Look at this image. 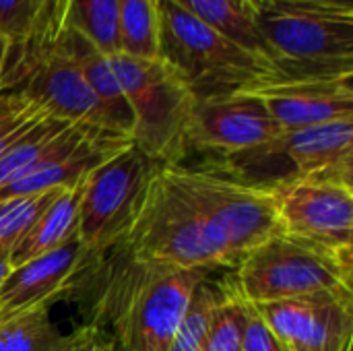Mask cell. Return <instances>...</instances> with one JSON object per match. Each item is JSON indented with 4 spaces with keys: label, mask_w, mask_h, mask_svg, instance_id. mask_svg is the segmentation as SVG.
I'll list each match as a JSON object with an SVG mask.
<instances>
[{
    "label": "cell",
    "mask_w": 353,
    "mask_h": 351,
    "mask_svg": "<svg viewBox=\"0 0 353 351\" xmlns=\"http://www.w3.org/2000/svg\"><path fill=\"white\" fill-rule=\"evenodd\" d=\"M79 351H118V348L103 335H99L97 331H93L91 339L81 348Z\"/></svg>",
    "instance_id": "obj_28"
},
{
    "label": "cell",
    "mask_w": 353,
    "mask_h": 351,
    "mask_svg": "<svg viewBox=\"0 0 353 351\" xmlns=\"http://www.w3.org/2000/svg\"><path fill=\"white\" fill-rule=\"evenodd\" d=\"M118 244L145 263L228 271L196 209L172 182L165 168L153 178L134 221Z\"/></svg>",
    "instance_id": "obj_7"
},
{
    "label": "cell",
    "mask_w": 353,
    "mask_h": 351,
    "mask_svg": "<svg viewBox=\"0 0 353 351\" xmlns=\"http://www.w3.org/2000/svg\"><path fill=\"white\" fill-rule=\"evenodd\" d=\"M46 2H48V0H46Z\"/></svg>",
    "instance_id": "obj_36"
},
{
    "label": "cell",
    "mask_w": 353,
    "mask_h": 351,
    "mask_svg": "<svg viewBox=\"0 0 353 351\" xmlns=\"http://www.w3.org/2000/svg\"><path fill=\"white\" fill-rule=\"evenodd\" d=\"M254 308L281 345L312 351H343L353 341V292L277 300L256 304Z\"/></svg>",
    "instance_id": "obj_11"
},
{
    "label": "cell",
    "mask_w": 353,
    "mask_h": 351,
    "mask_svg": "<svg viewBox=\"0 0 353 351\" xmlns=\"http://www.w3.org/2000/svg\"><path fill=\"white\" fill-rule=\"evenodd\" d=\"M352 184L300 178L275 190L281 232L337 252H353Z\"/></svg>",
    "instance_id": "obj_10"
},
{
    "label": "cell",
    "mask_w": 353,
    "mask_h": 351,
    "mask_svg": "<svg viewBox=\"0 0 353 351\" xmlns=\"http://www.w3.org/2000/svg\"><path fill=\"white\" fill-rule=\"evenodd\" d=\"M0 317H4V314H0Z\"/></svg>",
    "instance_id": "obj_35"
},
{
    "label": "cell",
    "mask_w": 353,
    "mask_h": 351,
    "mask_svg": "<svg viewBox=\"0 0 353 351\" xmlns=\"http://www.w3.org/2000/svg\"><path fill=\"white\" fill-rule=\"evenodd\" d=\"M159 54L192 89L194 97L256 91L281 81L273 62L236 46L172 0H157Z\"/></svg>",
    "instance_id": "obj_4"
},
{
    "label": "cell",
    "mask_w": 353,
    "mask_h": 351,
    "mask_svg": "<svg viewBox=\"0 0 353 351\" xmlns=\"http://www.w3.org/2000/svg\"><path fill=\"white\" fill-rule=\"evenodd\" d=\"M352 350H353V341H350V343H347V345L343 348V351H352Z\"/></svg>",
    "instance_id": "obj_33"
},
{
    "label": "cell",
    "mask_w": 353,
    "mask_h": 351,
    "mask_svg": "<svg viewBox=\"0 0 353 351\" xmlns=\"http://www.w3.org/2000/svg\"><path fill=\"white\" fill-rule=\"evenodd\" d=\"M58 192L60 190L35 197H10L0 201V252H6L10 257L12 248L19 244L23 234Z\"/></svg>",
    "instance_id": "obj_24"
},
{
    "label": "cell",
    "mask_w": 353,
    "mask_h": 351,
    "mask_svg": "<svg viewBox=\"0 0 353 351\" xmlns=\"http://www.w3.org/2000/svg\"><path fill=\"white\" fill-rule=\"evenodd\" d=\"M285 351H312V350H304V348H290V345H283Z\"/></svg>",
    "instance_id": "obj_32"
},
{
    "label": "cell",
    "mask_w": 353,
    "mask_h": 351,
    "mask_svg": "<svg viewBox=\"0 0 353 351\" xmlns=\"http://www.w3.org/2000/svg\"><path fill=\"white\" fill-rule=\"evenodd\" d=\"M252 2H254V4H256V6H261V4H265V2H267V0H252Z\"/></svg>",
    "instance_id": "obj_34"
},
{
    "label": "cell",
    "mask_w": 353,
    "mask_h": 351,
    "mask_svg": "<svg viewBox=\"0 0 353 351\" xmlns=\"http://www.w3.org/2000/svg\"><path fill=\"white\" fill-rule=\"evenodd\" d=\"M66 27L85 35L105 56L120 54L118 0H48Z\"/></svg>",
    "instance_id": "obj_19"
},
{
    "label": "cell",
    "mask_w": 353,
    "mask_h": 351,
    "mask_svg": "<svg viewBox=\"0 0 353 351\" xmlns=\"http://www.w3.org/2000/svg\"><path fill=\"white\" fill-rule=\"evenodd\" d=\"M81 244L74 238L56 250L12 267L0 285V314H19L54 304L56 298L70 290L81 269Z\"/></svg>",
    "instance_id": "obj_14"
},
{
    "label": "cell",
    "mask_w": 353,
    "mask_h": 351,
    "mask_svg": "<svg viewBox=\"0 0 353 351\" xmlns=\"http://www.w3.org/2000/svg\"><path fill=\"white\" fill-rule=\"evenodd\" d=\"M269 145L285 163L290 182L300 178L353 182V118L283 130Z\"/></svg>",
    "instance_id": "obj_12"
},
{
    "label": "cell",
    "mask_w": 353,
    "mask_h": 351,
    "mask_svg": "<svg viewBox=\"0 0 353 351\" xmlns=\"http://www.w3.org/2000/svg\"><path fill=\"white\" fill-rule=\"evenodd\" d=\"M52 304L0 317V351H79L93 335L83 325L62 333L50 319Z\"/></svg>",
    "instance_id": "obj_16"
},
{
    "label": "cell",
    "mask_w": 353,
    "mask_h": 351,
    "mask_svg": "<svg viewBox=\"0 0 353 351\" xmlns=\"http://www.w3.org/2000/svg\"><path fill=\"white\" fill-rule=\"evenodd\" d=\"M50 4H54V2H50ZM58 43L81 68L85 81L89 83L91 91L95 93V97L105 114L110 130L132 141V128H134L132 110H130L128 99L118 83L116 72L112 68L110 56H105L101 50H97L85 35L66 27L60 19V12H58Z\"/></svg>",
    "instance_id": "obj_15"
},
{
    "label": "cell",
    "mask_w": 353,
    "mask_h": 351,
    "mask_svg": "<svg viewBox=\"0 0 353 351\" xmlns=\"http://www.w3.org/2000/svg\"><path fill=\"white\" fill-rule=\"evenodd\" d=\"M259 29L281 81L353 77L352 6L267 0Z\"/></svg>",
    "instance_id": "obj_2"
},
{
    "label": "cell",
    "mask_w": 353,
    "mask_h": 351,
    "mask_svg": "<svg viewBox=\"0 0 353 351\" xmlns=\"http://www.w3.org/2000/svg\"><path fill=\"white\" fill-rule=\"evenodd\" d=\"M228 275L238 296L254 306L353 292V252H337L279 232L244 254Z\"/></svg>",
    "instance_id": "obj_5"
},
{
    "label": "cell",
    "mask_w": 353,
    "mask_h": 351,
    "mask_svg": "<svg viewBox=\"0 0 353 351\" xmlns=\"http://www.w3.org/2000/svg\"><path fill=\"white\" fill-rule=\"evenodd\" d=\"M242 351H285L281 341L275 337V333L269 329V325L265 323V319L259 314V310L252 304H248V310H246Z\"/></svg>",
    "instance_id": "obj_27"
},
{
    "label": "cell",
    "mask_w": 353,
    "mask_h": 351,
    "mask_svg": "<svg viewBox=\"0 0 353 351\" xmlns=\"http://www.w3.org/2000/svg\"><path fill=\"white\" fill-rule=\"evenodd\" d=\"M43 118L48 114L31 101L12 93H0V155Z\"/></svg>",
    "instance_id": "obj_25"
},
{
    "label": "cell",
    "mask_w": 353,
    "mask_h": 351,
    "mask_svg": "<svg viewBox=\"0 0 353 351\" xmlns=\"http://www.w3.org/2000/svg\"><path fill=\"white\" fill-rule=\"evenodd\" d=\"M70 126V122L48 116L39 120L33 128H29L21 139H17L0 155V188L21 178L43 157H48Z\"/></svg>",
    "instance_id": "obj_20"
},
{
    "label": "cell",
    "mask_w": 353,
    "mask_h": 351,
    "mask_svg": "<svg viewBox=\"0 0 353 351\" xmlns=\"http://www.w3.org/2000/svg\"><path fill=\"white\" fill-rule=\"evenodd\" d=\"M283 130L254 91L196 97L188 124V153H209L213 161L261 147Z\"/></svg>",
    "instance_id": "obj_9"
},
{
    "label": "cell",
    "mask_w": 353,
    "mask_h": 351,
    "mask_svg": "<svg viewBox=\"0 0 353 351\" xmlns=\"http://www.w3.org/2000/svg\"><path fill=\"white\" fill-rule=\"evenodd\" d=\"M248 302L238 296L230 275H225V296L211 314L203 351H242V333Z\"/></svg>",
    "instance_id": "obj_23"
},
{
    "label": "cell",
    "mask_w": 353,
    "mask_h": 351,
    "mask_svg": "<svg viewBox=\"0 0 353 351\" xmlns=\"http://www.w3.org/2000/svg\"><path fill=\"white\" fill-rule=\"evenodd\" d=\"M190 17L211 27L236 46L269 60V48L259 29V6L252 0H172Z\"/></svg>",
    "instance_id": "obj_18"
},
{
    "label": "cell",
    "mask_w": 353,
    "mask_h": 351,
    "mask_svg": "<svg viewBox=\"0 0 353 351\" xmlns=\"http://www.w3.org/2000/svg\"><path fill=\"white\" fill-rule=\"evenodd\" d=\"M310 2H325V4H339V6H352L353 0H310Z\"/></svg>",
    "instance_id": "obj_31"
},
{
    "label": "cell",
    "mask_w": 353,
    "mask_h": 351,
    "mask_svg": "<svg viewBox=\"0 0 353 351\" xmlns=\"http://www.w3.org/2000/svg\"><path fill=\"white\" fill-rule=\"evenodd\" d=\"M120 54L153 60L159 54L157 0H118Z\"/></svg>",
    "instance_id": "obj_21"
},
{
    "label": "cell",
    "mask_w": 353,
    "mask_h": 351,
    "mask_svg": "<svg viewBox=\"0 0 353 351\" xmlns=\"http://www.w3.org/2000/svg\"><path fill=\"white\" fill-rule=\"evenodd\" d=\"M110 62L132 110V143L165 168L184 163L196 101L188 83L161 58L114 54Z\"/></svg>",
    "instance_id": "obj_6"
},
{
    "label": "cell",
    "mask_w": 353,
    "mask_h": 351,
    "mask_svg": "<svg viewBox=\"0 0 353 351\" xmlns=\"http://www.w3.org/2000/svg\"><path fill=\"white\" fill-rule=\"evenodd\" d=\"M165 172L196 209L228 269L281 232L275 190L244 182L213 163L168 166Z\"/></svg>",
    "instance_id": "obj_3"
},
{
    "label": "cell",
    "mask_w": 353,
    "mask_h": 351,
    "mask_svg": "<svg viewBox=\"0 0 353 351\" xmlns=\"http://www.w3.org/2000/svg\"><path fill=\"white\" fill-rule=\"evenodd\" d=\"M81 184L60 190L50 205L39 213V217L29 225L19 244L10 252V265L17 267L39 254L56 250L66 242L77 238L79 232V205H81Z\"/></svg>",
    "instance_id": "obj_17"
},
{
    "label": "cell",
    "mask_w": 353,
    "mask_h": 351,
    "mask_svg": "<svg viewBox=\"0 0 353 351\" xmlns=\"http://www.w3.org/2000/svg\"><path fill=\"white\" fill-rule=\"evenodd\" d=\"M46 0H0V33L10 43L23 41L37 25Z\"/></svg>",
    "instance_id": "obj_26"
},
{
    "label": "cell",
    "mask_w": 353,
    "mask_h": 351,
    "mask_svg": "<svg viewBox=\"0 0 353 351\" xmlns=\"http://www.w3.org/2000/svg\"><path fill=\"white\" fill-rule=\"evenodd\" d=\"M163 168L134 143H128L83 180L77 232L83 252L81 265L124 238L153 178Z\"/></svg>",
    "instance_id": "obj_8"
},
{
    "label": "cell",
    "mask_w": 353,
    "mask_h": 351,
    "mask_svg": "<svg viewBox=\"0 0 353 351\" xmlns=\"http://www.w3.org/2000/svg\"><path fill=\"white\" fill-rule=\"evenodd\" d=\"M12 271V265H10V257L6 252H0V285L2 281L8 277V273Z\"/></svg>",
    "instance_id": "obj_29"
},
{
    "label": "cell",
    "mask_w": 353,
    "mask_h": 351,
    "mask_svg": "<svg viewBox=\"0 0 353 351\" xmlns=\"http://www.w3.org/2000/svg\"><path fill=\"white\" fill-rule=\"evenodd\" d=\"M8 50H10V39L0 33V77H2V70H4V62H6Z\"/></svg>",
    "instance_id": "obj_30"
},
{
    "label": "cell",
    "mask_w": 353,
    "mask_h": 351,
    "mask_svg": "<svg viewBox=\"0 0 353 351\" xmlns=\"http://www.w3.org/2000/svg\"><path fill=\"white\" fill-rule=\"evenodd\" d=\"M281 130L353 118L352 77L277 81L254 91Z\"/></svg>",
    "instance_id": "obj_13"
},
{
    "label": "cell",
    "mask_w": 353,
    "mask_h": 351,
    "mask_svg": "<svg viewBox=\"0 0 353 351\" xmlns=\"http://www.w3.org/2000/svg\"><path fill=\"white\" fill-rule=\"evenodd\" d=\"M213 273L145 263L116 244L83 263L68 292L79 294L85 325L118 351H168L194 288Z\"/></svg>",
    "instance_id": "obj_1"
},
{
    "label": "cell",
    "mask_w": 353,
    "mask_h": 351,
    "mask_svg": "<svg viewBox=\"0 0 353 351\" xmlns=\"http://www.w3.org/2000/svg\"><path fill=\"white\" fill-rule=\"evenodd\" d=\"M225 296V277L215 279V273L205 277L192 292L186 312L174 333L168 351H203L211 314Z\"/></svg>",
    "instance_id": "obj_22"
}]
</instances>
